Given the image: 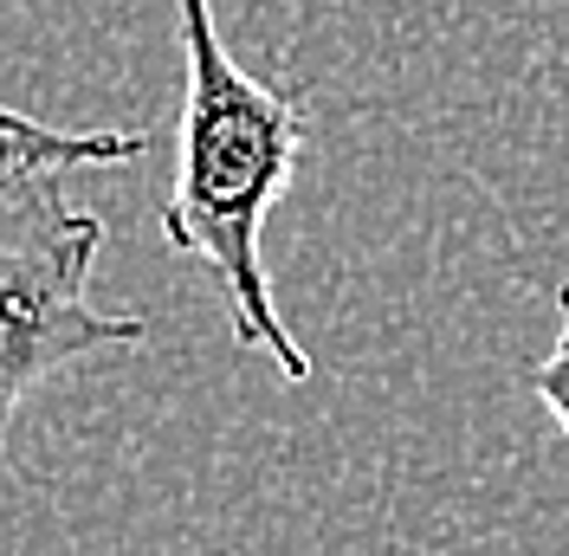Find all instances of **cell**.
<instances>
[{"label": "cell", "instance_id": "cell-1", "mask_svg": "<svg viewBox=\"0 0 569 556\" xmlns=\"http://www.w3.org/2000/svg\"><path fill=\"white\" fill-rule=\"evenodd\" d=\"M176 33L188 59L181 91L176 181L162 201V240L208 266L233 344L259 349L284 383H311V356L291 337L266 272V214L279 208L298 149L311 137L305 98L259 85L213 27V0H176Z\"/></svg>", "mask_w": 569, "mask_h": 556}, {"label": "cell", "instance_id": "cell-2", "mask_svg": "<svg viewBox=\"0 0 569 556\" xmlns=\"http://www.w3.org/2000/svg\"><path fill=\"white\" fill-rule=\"evenodd\" d=\"M104 220L71 208L59 175L0 181V473H13L7 420L46 376L91 349H137L149 324L91 305Z\"/></svg>", "mask_w": 569, "mask_h": 556}, {"label": "cell", "instance_id": "cell-3", "mask_svg": "<svg viewBox=\"0 0 569 556\" xmlns=\"http://www.w3.org/2000/svg\"><path fill=\"white\" fill-rule=\"evenodd\" d=\"M149 130H66V123H39L27 110L0 105V181L7 175H71V169H117L142 162Z\"/></svg>", "mask_w": 569, "mask_h": 556}, {"label": "cell", "instance_id": "cell-4", "mask_svg": "<svg viewBox=\"0 0 569 556\" xmlns=\"http://www.w3.org/2000/svg\"><path fill=\"white\" fill-rule=\"evenodd\" d=\"M531 388H537V401H543V415L557 420L569 440V285H557V344L531 369Z\"/></svg>", "mask_w": 569, "mask_h": 556}]
</instances>
